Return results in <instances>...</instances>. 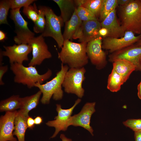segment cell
I'll return each instance as SVG.
<instances>
[{
    "label": "cell",
    "mask_w": 141,
    "mask_h": 141,
    "mask_svg": "<svg viewBox=\"0 0 141 141\" xmlns=\"http://www.w3.org/2000/svg\"><path fill=\"white\" fill-rule=\"evenodd\" d=\"M87 45L86 43L64 40L61 50L58 53V58L62 63L67 64L70 68L84 67L88 62Z\"/></svg>",
    "instance_id": "obj_1"
},
{
    "label": "cell",
    "mask_w": 141,
    "mask_h": 141,
    "mask_svg": "<svg viewBox=\"0 0 141 141\" xmlns=\"http://www.w3.org/2000/svg\"><path fill=\"white\" fill-rule=\"evenodd\" d=\"M119 16L124 30L141 34V0H130L126 5L120 6Z\"/></svg>",
    "instance_id": "obj_2"
},
{
    "label": "cell",
    "mask_w": 141,
    "mask_h": 141,
    "mask_svg": "<svg viewBox=\"0 0 141 141\" xmlns=\"http://www.w3.org/2000/svg\"><path fill=\"white\" fill-rule=\"evenodd\" d=\"M10 69L14 75V82L26 85L29 88L34 87L37 83L42 84L50 78L52 73V70L49 69L45 73L40 74L35 66L26 67L17 63L11 64Z\"/></svg>",
    "instance_id": "obj_3"
},
{
    "label": "cell",
    "mask_w": 141,
    "mask_h": 141,
    "mask_svg": "<svg viewBox=\"0 0 141 141\" xmlns=\"http://www.w3.org/2000/svg\"><path fill=\"white\" fill-rule=\"evenodd\" d=\"M68 69L67 65H64L61 63L60 70L51 80L44 84L37 83L35 84L34 87L38 88L42 92V96L40 101L43 104H49L52 96L55 100L62 98L63 96L62 84Z\"/></svg>",
    "instance_id": "obj_4"
},
{
    "label": "cell",
    "mask_w": 141,
    "mask_h": 141,
    "mask_svg": "<svg viewBox=\"0 0 141 141\" xmlns=\"http://www.w3.org/2000/svg\"><path fill=\"white\" fill-rule=\"evenodd\" d=\"M45 15L46 24L43 32L41 34L44 37H51L56 41L58 47L61 48L64 39L61 28L64 22L60 16L56 15L50 7L40 6Z\"/></svg>",
    "instance_id": "obj_5"
},
{
    "label": "cell",
    "mask_w": 141,
    "mask_h": 141,
    "mask_svg": "<svg viewBox=\"0 0 141 141\" xmlns=\"http://www.w3.org/2000/svg\"><path fill=\"white\" fill-rule=\"evenodd\" d=\"M86 72L84 67L70 68L66 73L62 84L65 92L75 94L78 97L82 98L84 92L82 85L85 79L84 74Z\"/></svg>",
    "instance_id": "obj_6"
},
{
    "label": "cell",
    "mask_w": 141,
    "mask_h": 141,
    "mask_svg": "<svg viewBox=\"0 0 141 141\" xmlns=\"http://www.w3.org/2000/svg\"><path fill=\"white\" fill-rule=\"evenodd\" d=\"M20 8L11 9L10 17L15 25V32L16 35L14 38L15 43L17 44H28L34 37V33L28 27V22L23 18L20 12Z\"/></svg>",
    "instance_id": "obj_7"
},
{
    "label": "cell",
    "mask_w": 141,
    "mask_h": 141,
    "mask_svg": "<svg viewBox=\"0 0 141 141\" xmlns=\"http://www.w3.org/2000/svg\"><path fill=\"white\" fill-rule=\"evenodd\" d=\"M141 38V34L137 36L131 31L125 32L124 36L118 38L107 37L103 38L102 48L112 53L136 43Z\"/></svg>",
    "instance_id": "obj_8"
},
{
    "label": "cell",
    "mask_w": 141,
    "mask_h": 141,
    "mask_svg": "<svg viewBox=\"0 0 141 141\" xmlns=\"http://www.w3.org/2000/svg\"><path fill=\"white\" fill-rule=\"evenodd\" d=\"M28 44L32 48V55L28 66L40 65L45 59L51 57L52 54L41 34L31 40Z\"/></svg>",
    "instance_id": "obj_9"
},
{
    "label": "cell",
    "mask_w": 141,
    "mask_h": 141,
    "mask_svg": "<svg viewBox=\"0 0 141 141\" xmlns=\"http://www.w3.org/2000/svg\"><path fill=\"white\" fill-rule=\"evenodd\" d=\"M103 38L99 37L87 43L86 53L88 58L96 69L100 70L107 64L106 55L102 47Z\"/></svg>",
    "instance_id": "obj_10"
},
{
    "label": "cell",
    "mask_w": 141,
    "mask_h": 141,
    "mask_svg": "<svg viewBox=\"0 0 141 141\" xmlns=\"http://www.w3.org/2000/svg\"><path fill=\"white\" fill-rule=\"evenodd\" d=\"M111 62L119 60L128 61L136 67V71H141V46L134 44L111 53L109 56Z\"/></svg>",
    "instance_id": "obj_11"
},
{
    "label": "cell",
    "mask_w": 141,
    "mask_h": 141,
    "mask_svg": "<svg viewBox=\"0 0 141 141\" xmlns=\"http://www.w3.org/2000/svg\"><path fill=\"white\" fill-rule=\"evenodd\" d=\"M81 101V99L78 98L71 107L67 109H62L60 104H56L57 115L55 117L54 120L49 121L46 124L48 126L55 128V132L51 138H53L56 137L60 131H65L67 130L68 127V123L73 110Z\"/></svg>",
    "instance_id": "obj_12"
},
{
    "label": "cell",
    "mask_w": 141,
    "mask_h": 141,
    "mask_svg": "<svg viewBox=\"0 0 141 141\" xmlns=\"http://www.w3.org/2000/svg\"><path fill=\"white\" fill-rule=\"evenodd\" d=\"M95 102H87L83 106L78 114L71 116L68 123V126H80L87 130L93 136V130L90 125L92 115L95 111Z\"/></svg>",
    "instance_id": "obj_13"
},
{
    "label": "cell",
    "mask_w": 141,
    "mask_h": 141,
    "mask_svg": "<svg viewBox=\"0 0 141 141\" xmlns=\"http://www.w3.org/2000/svg\"><path fill=\"white\" fill-rule=\"evenodd\" d=\"M101 28V23L98 20L82 22L73 39H78L80 43H87L99 37L98 32Z\"/></svg>",
    "instance_id": "obj_14"
},
{
    "label": "cell",
    "mask_w": 141,
    "mask_h": 141,
    "mask_svg": "<svg viewBox=\"0 0 141 141\" xmlns=\"http://www.w3.org/2000/svg\"><path fill=\"white\" fill-rule=\"evenodd\" d=\"M3 47L5 50L2 51V55L8 58L10 64L14 63L22 64L24 61H28V55L32 51L31 46L28 44L4 46Z\"/></svg>",
    "instance_id": "obj_15"
},
{
    "label": "cell",
    "mask_w": 141,
    "mask_h": 141,
    "mask_svg": "<svg viewBox=\"0 0 141 141\" xmlns=\"http://www.w3.org/2000/svg\"><path fill=\"white\" fill-rule=\"evenodd\" d=\"M17 111L6 112L0 118V141H17L14 137V122Z\"/></svg>",
    "instance_id": "obj_16"
},
{
    "label": "cell",
    "mask_w": 141,
    "mask_h": 141,
    "mask_svg": "<svg viewBox=\"0 0 141 141\" xmlns=\"http://www.w3.org/2000/svg\"><path fill=\"white\" fill-rule=\"evenodd\" d=\"M101 27L105 28L108 30V33L107 37L118 38L124 35L125 32L118 22L116 9L101 22Z\"/></svg>",
    "instance_id": "obj_17"
},
{
    "label": "cell",
    "mask_w": 141,
    "mask_h": 141,
    "mask_svg": "<svg viewBox=\"0 0 141 141\" xmlns=\"http://www.w3.org/2000/svg\"><path fill=\"white\" fill-rule=\"evenodd\" d=\"M113 68L123 78L125 82L136 67L132 62L124 60H116L113 62Z\"/></svg>",
    "instance_id": "obj_18"
},
{
    "label": "cell",
    "mask_w": 141,
    "mask_h": 141,
    "mask_svg": "<svg viewBox=\"0 0 141 141\" xmlns=\"http://www.w3.org/2000/svg\"><path fill=\"white\" fill-rule=\"evenodd\" d=\"M42 94V92L39 90L32 95L21 97V105L19 110L24 116L28 117L29 112L36 108L38 104Z\"/></svg>",
    "instance_id": "obj_19"
},
{
    "label": "cell",
    "mask_w": 141,
    "mask_h": 141,
    "mask_svg": "<svg viewBox=\"0 0 141 141\" xmlns=\"http://www.w3.org/2000/svg\"><path fill=\"white\" fill-rule=\"evenodd\" d=\"M58 6L60 15L64 23L68 21L73 14L77 6L74 0H53Z\"/></svg>",
    "instance_id": "obj_20"
},
{
    "label": "cell",
    "mask_w": 141,
    "mask_h": 141,
    "mask_svg": "<svg viewBox=\"0 0 141 141\" xmlns=\"http://www.w3.org/2000/svg\"><path fill=\"white\" fill-rule=\"evenodd\" d=\"M82 22L78 17L75 9L70 19L65 23L64 28L63 34L64 40H72L73 36Z\"/></svg>",
    "instance_id": "obj_21"
},
{
    "label": "cell",
    "mask_w": 141,
    "mask_h": 141,
    "mask_svg": "<svg viewBox=\"0 0 141 141\" xmlns=\"http://www.w3.org/2000/svg\"><path fill=\"white\" fill-rule=\"evenodd\" d=\"M24 116L19 110L15 117L14 135H15L18 141H25V134L28 128L27 120L28 117Z\"/></svg>",
    "instance_id": "obj_22"
},
{
    "label": "cell",
    "mask_w": 141,
    "mask_h": 141,
    "mask_svg": "<svg viewBox=\"0 0 141 141\" xmlns=\"http://www.w3.org/2000/svg\"><path fill=\"white\" fill-rule=\"evenodd\" d=\"M103 1L104 0H74L77 7L81 6L87 9L98 20L100 17Z\"/></svg>",
    "instance_id": "obj_23"
},
{
    "label": "cell",
    "mask_w": 141,
    "mask_h": 141,
    "mask_svg": "<svg viewBox=\"0 0 141 141\" xmlns=\"http://www.w3.org/2000/svg\"><path fill=\"white\" fill-rule=\"evenodd\" d=\"M21 98L18 95H14L2 100L0 103V111H13L20 109L21 105Z\"/></svg>",
    "instance_id": "obj_24"
},
{
    "label": "cell",
    "mask_w": 141,
    "mask_h": 141,
    "mask_svg": "<svg viewBox=\"0 0 141 141\" xmlns=\"http://www.w3.org/2000/svg\"><path fill=\"white\" fill-rule=\"evenodd\" d=\"M125 82L121 76L113 68L108 77L107 88L111 92H116Z\"/></svg>",
    "instance_id": "obj_25"
},
{
    "label": "cell",
    "mask_w": 141,
    "mask_h": 141,
    "mask_svg": "<svg viewBox=\"0 0 141 141\" xmlns=\"http://www.w3.org/2000/svg\"><path fill=\"white\" fill-rule=\"evenodd\" d=\"M118 5V0H104L99 21L101 23Z\"/></svg>",
    "instance_id": "obj_26"
},
{
    "label": "cell",
    "mask_w": 141,
    "mask_h": 141,
    "mask_svg": "<svg viewBox=\"0 0 141 141\" xmlns=\"http://www.w3.org/2000/svg\"><path fill=\"white\" fill-rule=\"evenodd\" d=\"M34 24V32L37 33H42L45 29L46 20L44 11L40 6L38 7V19Z\"/></svg>",
    "instance_id": "obj_27"
},
{
    "label": "cell",
    "mask_w": 141,
    "mask_h": 141,
    "mask_svg": "<svg viewBox=\"0 0 141 141\" xmlns=\"http://www.w3.org/2000/svg\"><path fill=\"white\" fill-rule=\"evenodd\" d=\"M10 4L9 0H2L0 1V24L9 25L7 17Z\"/></svg>",
    "instance_id": "obj_28"
},
{
    "label": "cell",
    "mask_w": 141,
    "mask_h": 141,
    "mask_svg": "<svg viewBox=\"0 0 141 141\" xmlns=\"http://www.w3.org/2000/svg\"><path fill=\"white\" fill-rule=\"evenodd\" d=\"M75 11L78 17L82 22L98 20L91 12L83 7H78L76 8Z\"/></svg>",
    "instance_id": "obj_29"
},
{
    "label": "cell",
    "mask_w": 141,
    "mask_h": 141,
    "mask_svg": "<svg viewBox=\"0 0 141 141\" xmlns=\"http://www.w3.org/2000/svg\"><path fill=\"white\" fill-rule=\"evenodd\" d=\"M22 12L28 18L31 20L34 23L38 19V9L35 3H34L33 5H30L24 7Z\"/></svg>",
    "instance_id": "obj_30"
},
{
    "label": "cell",
    "mask_w": 141,
    "mask_h": 141,
    "mask_svg": "<svg viewBox=\"0 0 141 141\" xmlns=\"http://www.w3.org/2000/svg\"><path fill=\"white\" fill-rule=\"evenodd\" d=\"M126 127L134 132L141 130V119H130L123 122Z\"/></svg>",
    "instance_id": "obj_31"
},
{
    "label": "cell",
    "mask_w": 141,
    "mask_h": 141,
    "mask_svg": "<svg viewBox=\"0 0 141 141\" xmlns=\"http://www.w3.org/2000/svg\"><path fill=\"white\" fill-rule=\"evenodd\" d=\"M36 1L35 0H9L10 9H14L28 6Z\"/></svg>",
    "instance_id": "obj_32"
},
{
    "label": "cell",
    "mask_w": 141,
    "mask_h": 141,
    "mask_svg": "<svg viewBox=\"0 0 141 141\" xmlns=\"http://www.w3.org/2000/svg\"><path fill=\"white\" fill-rule=\"evenodd\" d=\"M8 66L7 65L0 66V85H4V83L2 80L4 74L8 71Z\"/></svg>",
    "instance_id": "obj_33"
},
{
    "label": "cell",
    "mask_w": 141,
    "mask_h": 141,
    "mask_svg": "<svg viewBox=\"0 0 141 141\" xmlns=\"http://www.w3.org/2000/svg\"><path fill=\"white\" fill-rule=\"evenodd\" d=\"M108 33V30L106 28L101 27L99 31V35L103 38L107 37Z\"/></svg>",
    "instance_id": "obj_34"
},
{
    "label": "cell",
    "mask_w": 141,
    "mask_h": 141,
    "mask_svg": "<svg viewBox=\"0 0 141 141\" xmlns=\"http://www.w3.org/2000/svg\"><path fill=\"white\" fill-rule=\"evenodd\" d=\"M27 124L28 128L33 129L35 125L34 119L32 117L29 116L27 119Z\"/></svg>",
    "instance_id": "obj_35"
},
{
    "label": "cell",
    "mask_w": 141,
    "mask_h": 141,
    "mask_svg": "<svg viewBox=\"0 0 141 141\" xmlns=\"http://www.w3.org/2000/svg\"><path fill=\"white\" fill-rule=\"evenodd\" d=\"M135 141H141V130L134 132Z\"/></svg>",
    "instance_id": "obj_36"
},
{
    "label": "cell",
    "mask_w": 141,
    "mask_h": 141,
    "mask_svg": "<svg viewBox=\"0 0 141 141\" xmlns=\"http://www.w3.org/2000/svg\"><path fill=\"white\" fill-rule=\"evenodd\" d=\"M130 1V0H118V5L120 6H123L128 4Z\"/></svg>",
    "instance_id": "obj_37"
},
{
    "label": "cell",
    "mask_w": 141,
    "mask_h": 141,
    "mask_svg": "<svg viewBox=\"0 0 141 141\" xmlns=\"http://www.w3.org/2000/svg\"><path fill=\"white\" fill-rule=\"evenodd\" d=\"M35 125H39L43 122V119L42 117L38 116L36 117L34 119Z\"/></svg>",
    "instance_id": "obj_38"
},
{
    "label": "cell",
    "mask_w": 141,
    "mask_h": 141,
    "mask_svg": "<svg viewBox=\"0 0 141 141\" xmlns=\"http://www.w3.org/2000/svg\"><path fill=\"white\" fill-rule=\"evenodd\" d=\"M6 36L5 33L2 30L0 31V41H3L6 39Z\"/></svg>",
    "instance_id": "obj_39"
},
{
    "label": "cell",
    "mask_w": 141,
    "mask_h": 141,
    "mask_svg": "<svg viewBox=\"0 0 141 141\" xmlns=\"http://www.w3.org/2000/svg\"><path fill=\"white\" fill-rule=\"evenodd\" d=\"M138 96L139 99L141 100V81L137 86Z\"/></svg>",
    "instance_id": "obj_40"
},
{
    "label": "cell",
    "mask_w": 141,
    "mask_h": 141,
    "mask_svg": "<svg viewBox=\"0 0 141 141\" xmlns=\"http://www.w3.org/2000/svg\"><path fill=\"white\" fill-rule=\"evenodd\" d=\"M60 137L62 141H72L71 139L67 138L63 134H61Z\"/></svg>",
    "instance_id": "obj_41"
},
{
    "label": "cell",
    "mask_w": 141,
    "mask_h": 141,
    "mask_svg": "<svg viewBox=\"0 0 141 141\" xmlns=\"http://www.w3.org/2000/svg\"><path fill=\"white\" fill-rule=\"evenodd\" d=\"M2 50L0 49V66L3 65V56L2 53Z\"/></svg>",
    "instance_id": "obj_42"
},
{
    "label": "cell",
    "mask_w": 141,
    "mask_h": 141,
    "mask_svg": "<svg viewBox=\"0 0 141 141\" xmlns=\"http://www.w3.org/2000/svg\"><path fill=\"white\" fill-rule=\"evenodd\" d=\"M134 44L137 46H141V39L135 44Z\"/></svg>",
    "instance_id": "obj_43"
},
{
    "label": "cell",
    "mask_w": 141,
    "mask_h": 141,
    "mask_svg": "<svg viewBox=\"0 0 141 141\" xmlns=\"http://www.w3.org/2000/svg\"><path fill=\"white\" fill-rule=\"evenodd\" d=\"M140 63H141V58H140Z\"/></svg>",
    "instance_id": "obj_44"
},
{
    "label": "cell",
    "mask_w": 141,
    "mask_h": 141,
    "mask_svg": "<svg viewBox=\"0 0 141 141\" xmlns=\"http://www.w3.org/2000/svg\"></svg>",
    "instance_id": "obj_45"
}]
</instances>
